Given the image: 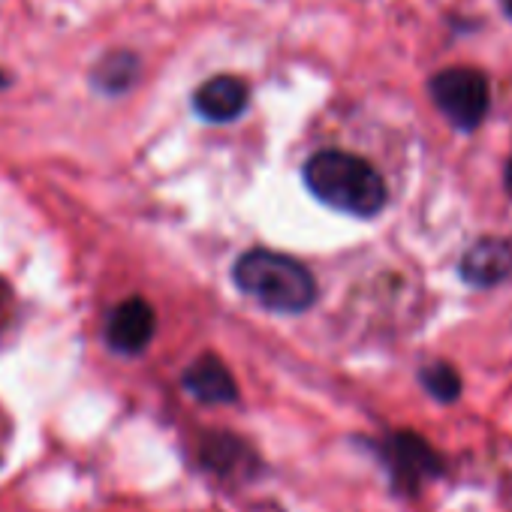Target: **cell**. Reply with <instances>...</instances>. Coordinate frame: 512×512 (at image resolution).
I'll return each instance as SVG.
<instances>
[{
	"label": "cell",
	"mask_w": 512,
	"mask_h": 512,
	"mask_svg": "<svg viewBox=\"0 0 512 512\" xmlns=\"http://www.w3.org/2000/svg\"><path fill=\"white\" fill-rule=\"evenodd\" d=\"M308 190L329 208L353 217H377L386 208V181L362 157L347 151H320L305 163Z\"/></svg>",
	"instance_id": "6da1fadb"
},
{
	"label": "cell",
	"mask_w": 512,
	"mask_h": 512,
	"mask_svg": "<svg viewBox=\"0 0 512 512\" xmlns=\"http://www.w3.org/2000/svg\"><path fill=\"white\" fill-rule=\"evenodd\" d=\"M235 287L278 314H302L317 302L314 275L287 253L247 250L232 269Z\"/></svg>",
	"instance_id": "7a4b0ae2"
},
{
	"label": "cell",
	"mask_w": 512,
	"mask_h": 512,
	"mask_svg": "<svg viewBox=\"0 0 512 512\" xmlns=\"http://www.w3.org/2000/svg\"><path fill=\"white\" fill-rule=\"evenodd\" d=\"M431 100L446 115V121L464 133L476 130L491 106L488 79L470 67H452L431 79Z\"/></svg>",
	"instance_id": "3957f363"
},
{
	"label": "cell",
	"mask_w": 512,
	"mask_h": 512,
	"mask_svg": "<svg viewBox=\"0 0 512 512\" xmlns=\"http://www.w3.org/2000/svg\"><path fill=\"white\" fill-rule=\"evenodd\" d=\"M386 467L398 488L416 491L440 473V455L422 434L398 431L386 440Z\"/></svg>",
	"instance_id": "277c9868"
},
{
	"label": "cell",
	"mask_w": 512,
	"mask_h": 512,
	"mask_svg": "<svg viewBox=\"0 0 512 512\" xmlns=\"http://www.w3.org/2000/svg\"><path fill=\"white\" fill-rule=\"evenodd\" d=\"M154 329H157L154 308L145 299H127V302H121L109 314V320H106V341H109L112 350L136 356V353H142L151 344Z\"/></svg>",
	"instance_id": "5b68a950"
},
{
	"label": "cell",
	"mask_w": 512,
	"mask_h": 512,
	"mask_svg": "<svg viewBox=\"0 0 512 512\" xmlns=\"http://www.w3.org/2000/svg\"><path fill=\"white\" fill-rule=\"evenodd\" d=\"M461 278L470 287H497L512 275V241L509 238H482L458 263Z\"/></svg>",
	"instance_id": "8992f818"
},
{
	"label": "cell",
	"mask_w": 512,
	"mask_h": 512,
	"mask_svg": "<svg viewBox=\"0 0 512 512\" xmlns=\"http://www.w3.org/2000/svg\"><path fill=\"white\" fill-rule=\"evenodd\" d=\"M247 85L235 76H214L205 85L196 88L193 94V109L199 118L211 121V124H226L235 121L244 109H247Z\"/></svg>",
	"instance_id": "52a82bcc"
},
{
	"label": "cell",
	"mask_w": 512,
	"mask_h": 512,
	"mask_svg": "<svg viewBox=\"0 0 512 512\" xmlns=\"http://www.w3.org/2000/svg\"><path fill=\"white\" fill-rule=\"evenodd\" d=\"M184 389L202 404H232L238 398V386L217 356H199L184 371Z\"/></svg>",
	"instance_id": "ba28073f"
},
{
	"label": "cell",
	"mask_w": 512,
	"mask_h": 512,
	"mask_svg": "<svg viewBox=\"0 0 512 512\" xmlns=\"http://www.w3.org/2000/svg\"><path fill=\"white\" fill-rule=\"evenodd\" d=\"M422 386L428 389L431 398L443 401V404H452L458 395H461V377L452 365L446 362H431L422 374H419Z\"/></svg>",
	"instance_id": "9c48e42d"
},
{
	"label": "cell",
	"mask_w": 512,
	"mask_h": 512,
	"mask_svg": "<svg viewBox=\"0 0 512 512\" xmlns=\"http://www.w3.org/2000/svg\"><path fill=\"white\" fill-rule=\"evenodd\" d=\"M136 70H139V67H136V58L118 52V55H109V58L97 67L94 79H97V85H100L103 91H127V85L133 82Z\"/></svg>",
	"instance_id": "30bf717a"
},
{
	"label": "cell",
	"mask_w": 512,
	"mask_h": 512,
	"mask_svg": "<svg viewBox=\"0 0 512 512\" xmlns=\"http://www.w3.org/2000/svg\"><path fill=\"white\" fill-rule=\"evenodd\" d=\"M503 181H506V190L512 193V160L506 163V175H503Z\"/></svg>",
	"instance_id": "8fae6325"
},
{
	"label": "cell",
	"mask_w": 512,
	"mask_h": 512,
	"mask_svg": "<svg viewBox=\"0 0 512 512\" xmlns=\"http://www.w3.org/2000/svg\"><path fill=\"white\" fill-rule=\"evenodd\" d=\"M500 7H503V13L512 19V0H500Z\"/></svg>",
	"instance_id": "7c38bea8"
},
{
	"label": "cell",
	"mask_w": 512,
	"mask_h": 512,
	"mask_svg": "<svg viewBox=\"0 0 512 512\" xmlns=\"http://www.w3.org/2000/svg\"><path fill=\"white\" fill-rule=\"evenodd\" d=\"M4 85H7V79H4V76H0V88H4Z\"/></svg>",
	"instance_id": "4fadbf2b"
}]
</instances>
